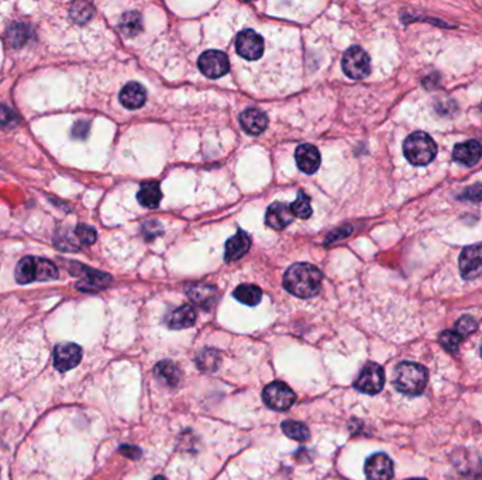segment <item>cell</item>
Here are the masks:
<instances>
[{"mask_svg":"<svg viewBox=\"0 0 482 480\" xmlns=\"http://www.w3.org/2000/svg\"><path fill=\"white\" fill-rule=\"evenodd\" d=\"M321 272L312 263L297 262L288 268L283 275V287L296 297L309 299L316 296L321 287Z\"/></svg>","mask_w":482,"mask_h":480,"instance_id":"1","label":"cell"},{"mask_svg":"<svg viewBox=\"0 0 482 480\" xmlns=\"http://www.w3.org/2000/svg\"><path fill=\"white\" fill-rule=\"evenodd\" d=\"M394 386L406 396H420L427 386L426 368L416 362H401L394 371Z\"/></svg>","mask_w":482,"mask_h":480,"instance_id":"2","label":"cell"},{"mask_svg":"<svg viewBox=\"0 0 482 480\" xmlns=\"http://www.w3.org/2000/svg\"><path fill=\"white\" fill-rule=\"evenodd\" d=\"M403 153L412 165L424 167L436 158L437 145L429 134L416 131L403 141Z\"/></svg>","mask_w":482,"mask_h":480,"instance_id":"3","label":"cell"},{"mask_svg":"<svg viewBox=\"0 0 482 480\" xmlns=\"http://www.w3.org/2000/svg\"><path fill=\"white\" fill-rule=\"evenodd\" d=\"M15 276H16L18 283L20 284H27L34 280L48 282L58 277V269L48 259L26 256L18 263Z\"/></svg>","mask_w":482,"mask_h":480,"instance_id":"4","label":"cell"},{"mask_svg":"<svg viewBox=\"0 0 482 480\" xmlns=\"http://www.w3.org/2000/svg\"><path fill=\"white\" fill-rule=\"evenodd\" d=\"M342 67L344 74L356 81L366 79L371 72V61L368 54L357 46L350 47L344 53Z\"/></svg>","mask_w":482,"mask_h":480,"instance_id":"5","label":"cell"},{"mask_svg":"<svg viewBox=\"0 0 482 480\" xmlns=\"http://www.w3.org/2000/svg\"><path fill=\"white\" fill-rule=\"evenodd\" d=\"M71 273L72 275H81V280L76 283V289L86 293H95L105 287H107L112 282V276L95 269H91L88 266H83L81 263H71Z\"/></svg>","mask_w":482,"mask_h":480,"instance_id":"6","label":"cell"},{"mask_svg":"<svg viewBox=\"0 0 482 480\" xmlns=\"http://www.w3.org/2000/svg\"><path fill=\"white\" fill-rule=\"evenodd\" d=\"M262 399L269 409L276 411H286L293 406L296 396L286 383L272 382L264 389Z\"/></svg>","mask_w":482,"mask_h":480,"instance_id":"7","label":"cell"},{"mask_svg":"<svg viewBox=\"0 0 482 480\" xmlns=\"http://www.w3.org/2000/svg\"><path fill=\"white\" fill-rule=\"evenodd\" d=\"M385 373L382 366L375 362H368L357 376L354 388L366 395H377L384 389Z\"/></svg>","mask_w":482,"mask_h":480,"instance_id":"8","label":"cell"},{"mask_svg":"<svg viewBox=\"0 0 482 480\" xmlns=\"http://www.w3.org/2000/svg\"><path fill=\"white\" fill-rule=\"evenodd\" d=\"M460 273L462 279L472 280L482 275V242L465 247L460 254Z\"/></svg>","mask_w":482,"mask_h":480,"instance_id":"9","label":"cell"},{"mask_svg":"<svg viewBox=\"0 0 482 480\" xmlns=\"http://www.w3.org/2000/svg\"><path fill=\"white\" fill-rule=\"evenodd\" d=\"M198 65H199L201 72L210 79H219L230 71V62H229L227 55L217 50H210V51L203 53L199 57Z\"/></svg>","mask_w":482,"mask_h":480,"instance_id":"10","label":"cell"},{"mask_svg":"<svg viewBox=\"0 0 482 480\" xmlns=\"http://www.w3.org/2000/svg\"><path fill=\"white\" fill-rule=\"evenodd\" d=\"M236 51L248 61L260 60L264 54V39L253 30H244L236 39Z\"/></svg>","mask_w":482,"mask_h":480,"instance_id":"11","label":"cell"},{"mask_svg":"<svg viewBox=\"0 0 482 480\" xmlns=\"http://www.w3.org/2000/svg\"><path fill=\"white\" fill-rule=\"evenodd\" d=\"M364 470L368 480H392L395 473L394 462L382 452L371 455L366 462Z\"/></svg>","mask_w":482,"mask_h":480,"instance_id":"12","label":"cell"},{"mask_svg":"<svg viewBox=\"0 0 482 480\" xmlns=\"http://www.w3.org/2000/svg\"><path fill=\"white\" fill-rule=\"evenodd\" d=\"M82 359V350L74 343H62L54 348V366L60 372H67L78 366Z\"/></svg>","mask_w":482,"mask_h":480,"instance_id":"13","label":"cell"},{"mask_svg":"<svg viewBox=\"0 0 482 480\" xmlns=\"http://www.w3.org/2000/svg\"><path fill=\"white\" fill-rule=\"evenodd\" d=\"M482 156V146L476 139H468L465 142L457 144L453 149V158L455 163L465 167H474Z\"/></svg>","mask_w":482,"mask_h":480,"instance_id":"14","label":"cell"},{"mask_svg":"<svg viewBox=\"0 0 482 480\" xmlns=\"http://www.w3.org/2000/svg\"><path fill=\"white\" fill-rule=\"evenodd\" d=\"M297 168L307 175L314 174L320 167V153L316 146L310 144H302L295 151Z\"/></svg>","mask_w":482,"mask_h":480,"instance_id":"15","label":"cell"},{"mask_svg":"<svg viewBox=\"0 0 482 480\" xmlns=\"http://www.w3.org/2000/svg\"><path fill=\"white\" fill-rule=\"evenodd\" d=\"M187 294L194 304H196L198 307L205 308V310L213 307L217 301V297H219L217 289L215 286L206 284V283H198V284L189 286L187 290Z\"/></svg>","mask_w":482,"mask_h":480,"instance_id":"16","label":"cell"},{"mask_svg":"<svg viewBox=\"0 0 482 480\" xmlns=\"http://www.w3.org/2000/svg\"><path fill=\"white\" fill-rule=\"evenodd\" d=\"M240 123L243 130L250 135H260L268 125V117L262 110L257 107H248L241 113Z\"/></svg>","mask_w":482,"mask_h":480,"instance_id":"17","label":"cell"},{"mask_svg":"<svg viewBox=\"0 0 482 480\" xmlns=\"http://www.w3.org/2000/svg\"><path fill=\"white\" fill-rule=\"evenodd\" d=\"M293 220V214L290 212V206L282 203V202H275L272 203L265 216V223L274 230H283L288 224H290Z\"/></svg>","mask_w":482,"mask_h":480,"instance_id":"18","label":"cell"},{"mask_svg":"<svg viewBox=\"0 0 482 480\" xmlns=\"http://www.w3.org/2000/svg\"><path fill=\"white\" fill-rule=\"evenodd\" d=\"M120 103L128 109V110H135L140 109L145 100H147V92L142 85L137 82H128L120 92L119 95Z\"/></svg>","mask_w":482,"mask_h":480,"instance_id":"19","label":"cell"},{"mask_svg":"<svg viewBox=\"0 0 482 480\" xmlns=\"http://www.w3.org/2000/svg\"><path fill=\"white\" fill-rule=\"evenodd\" d=\"M251 247V238L250 235L240 230L237 231L236 235H233L227 242H226V251H225V259L227 262H233L237 261L240 258H243Z\"/></svg>","mask_w":482,"mask_h":480,"instance_id":"20","label":"cell"},{"mask_svg":"<svg viewBox=\"0 0 482 480\" xmlns=\"http://www.w3.org/2000/svg\"><path fill=\"white\" fill-rule=\"evenodd\" d=\"M196 323V311L192 306L184 304L178 308H175L168 317L167 324L173 330H184L189 329Z\"/></svg>","mask_w":482,"mask_h":480,"instance_id":"21","label":"cell"},{"mask_svg":"<svg viewBox=\"0 0 482 480\" xmlns=\"http://www.w3.org/2000/svg\"><path fill=\"white\" fill-rule=\"evenodd\" d=\"M154 375L155 378L168 388H177L181 382V371L178 368V365H175L171 361H163L156 364L155 369H154Z\"/></svg>","mask_w":482,"mask_h":480,"instance_id":"22","label":"cell"},{"mask_svg":"<svg viewBox=\"0 0 482 480\" xmlns=\"http://www.w3.org/2000/svg\"><path fill=\"white\" fill-rule=\"evenodd\" d=\"M161 199H163V192H161L158 182L148 181L141 184L140 191L137 193V200L141 206L147 209H155L159 206Z\"/></svg>","mask_w":482,"mask_h":480,"instance_id":"23","label":"cell"},{"mask_svg":"<svg viewBox=\"0 0 482 480\" xmlns=\"http://www.w3.org/2000/svg\"><path fill=\"white\" fill-rule=\"evenodd\" d=\"M33 36V29L27 23L16 22L9 26L6 32V40L11 47L20 48L23 47Z\"/></svg>","mask_w":482,"mask_h":480,"instance_id":"24","label":"cell"},{"mask_svg":"<svg viewBox=\"0 0 482 480\" xmlns=\"http://www.w3.org/2000/svg\"><path fill=\"white\" fill-rule=\"evenodd\" d=\"M119 29L121 34L127 39L135 37L141 30H142V20L141 15L138 12H127L121 16Z\"/></svg>","mask_w":482,"mask_h":480,"instance_id":"25","label":"cell"},{"mask_svg":"<svg viewBox=\"0 0 482 480\" xmlns=\"http://www.w3.org/2000/svg\"><path fill=\"white\" fill-rule=\"evenodd\" d=\"M233 296L240 303H243L246 306H257L261 301V299H262V292H261V289L258 286L247 284L246 283V284H240L234 290Z\"/></svg>","mask_w":482,"mask_h":480,"instance_id":"26","label":"cell"},{"mask_svg":"<svg viewBox=\"0 0 482 480\" xmlns=\"http://www.w3.org/2000/svg\"><path fill=\"white\" fill-rule=\"evenodd\" d=\"M54 244L61 251L75 252L79 249V240L76 238L75 233L68 228H60L54 235Z\"/></svg>","mask_w":482,"mask_h":480,"instance_id":"27","label":"cell"},{"mask_svg":"<svg viewBox=\"0 0 482 480\" xmlns=\"http://www.w3.org/2000/svg\"><path fill=\"white\" fill-rule=\"evenodd\" d=\"M282 431L289 438H292L297 442H304L310 437L309 428L303 423H297V421H292V420H286L282 423Z\"/></svg>","mask_w":482,"mask_h":480,"instance_id":"28","label":"cell"},{"mask_svg":"<svg viewBox=\"0 0 482 480\" xmlns=\"http://www.w3.org/2000/svg\"><path fill=\"white\" fill-rule=\"evenodd\" d=\"M196 364L203 372H215L220 364V354L215 350H203L196 357Z\"/></svg>","mask_w":482,"mask_h":480,"instance_id":"29","label":"cell"},{"mask_svg":"<svg viewBox=\"0 0 482 480\" xmlns=\"http://www.w3.org/2000/svg\"><path fill=\"white\" fill-rule=\"evenodd\" d=\"M93 6L91 4L86 2H76L71 6L69 9V16L71 19L78 23V25H85L86 22H89L93 16Z\"/></svg>","mask_w":482,"mask_h":480,"instance_id":"30","label":"cell"},{"mask_svg":"<svg viewBox=\"0 0 482 480\" xmlns=\"http://www.w3.org/2000/svg\"><path fill=\"white\" fill-rule=\"evenodd\" d=\"M290 212H292L293 217L309 219L312 214V206H310L309 196H306L303 192H299L295 202L290 205Z\"/></svg>","mask_w":482,"mask_h":480,"instance_id":"31","label":"cell"},{"mask_svg":"<svg viewBox=\"0 0 482 480\" xmlns=\"http://www.w3.org/2000/svg\"><path fill=\"white\" fill-rule=\"evenodd\" d=\"M464 338L462 337H460L454 330H446V331H443L441 334H440V337H439V341H440V344H441V347L447 351V352H450V354H457V351H458V347H460V344H461V341H462Z\"/></svg>","mask_w":482,"mask_h":480,"instance_id":"32","label":"cell"},{"mask_svg":"<svg viewBox=\"0 0 482 480\" xmlns=\"http://www.w3.org/2000/svg\"><path fill=\"white\" fill-rule=\"evenodd\" d=\"M476 327H478V324H476V322H475V320H474L471 315H462L461 318H458V322L455 323L454 331H455L460 337L465 338V337H468L469 334H472V333L476 330Z\"/></svg>","mask_w":482,"mask_h":480,"instance_id":"33","label":"cell"},{"mask_svg":"<svg viewBox=\"0 0 482 480\" xmlns=\"http://www.w3.org/2000/svg\"><path fill=\"white\" fill-rule=\"evenodd\" d=\"M19 124V116L9 106L0 103V128H13Z\"/></svg>","mask_w":482,"mask_h":480,"instance_id":"34","label":"cell"},{"mask_svg":"<svg viewBox=\"0 0 482 480\" xmlns=\"http://www.w3.org/2000/svg\"><path fill=\"white\" fill-rule=\"evenodd\" d=\"M75 235L85 245H92L96 241V230L88 224H78L75 228Z\"/></svg>","mask_w":482,"mask_h":480,"instance_id":"35","label":"cell"},{"mask_svg":"<svg viewBox=\"0 0 482 480\" xmlns=\"http://www.w3.org/2000/svg\"><path fill=\"white\" fill-rule=\"evenodd\" d=\"M461 200H468L472 203H479L482 202V184H475L472 186L465 188L461 195L458 196Z\"/></svg>","mask_w":482,"mask_h":480,"instance_id":"36","label":"cell"},{"mask_svg":"<svg viewBox=\"0 0 482 480\" xmlns=\"http://www.w3.org/2000/svg\"><path fill=\"white\" fill-rule=\"evenodd\" d=\"M163 233H164V230L158 221H147L142 224V234L147 240H152Z\"/></svg>","mask_w":482,"mask_h":480,"instance_id":"37","label":"cell"},{"mask_svg":"<svg viewBox=\"0 0 482 480\" xmlns=\"http://www.w3.org/2000/svg\"><path fill=\"white\" fill-rule=\"evenodd\" d=\"M89 128H91V123L89 121L79 120V121L75 123V125L72 128V137L78 138V139H83L89 134Z\"/></svg>","mask_w":482,"mask_h":480,"instance_id":"38","label":"cell"},{"mask_svg":"<svg viewBox=\"0 0 482 480\" xmlns=\"http://www.w3.org/2000/svg\"><path fill=\"white\" fill-rule=\"evenodd\" d=\"M461 480H482V459L472 469L464 472Z\"/></svg>","mask_w":482,"mask_h":480,"instance_id":"39","label":"cell"},{"mask_svg":"<svg viewBox=\"0 0 482 480\" xmlns=\"http://www.w3.org/2000/svg\"><path fill=\"white\" fill-rule=\"evenodd\" d=\"M120 452H121L123 455L128 456V458H133V459H137V458H140V455H141V451H140L138 448L133 446V445H123V446L120 448Z\"/></svg>","mask_w":482,"mask_h":480,"instance_id":"40","label":"cell"},{"mask_svg":"<svg viewBox=\"0 0 482 480\" xmlns=\"http://www.w3.org/2000/svg\"><path fill=\"white\" fill-rule=\"evenodd\" d=\"M406 480H427L424 477H410V479H406Z\"/></svg>","mask_w":482,"mask_h":480,"instance_id":"41","label":"cell"},{"mask_svg":"<svg viewBox=\"0 0 482 480\" xmlns=\"http://www.w3.org/2000/svg\"><path fill=\"white\" fill-rule=\"evenodd\" d=\"M152 480H166V477H163V476H156V477H154Z\"/></svg>","mask_w":482,"mask_h":480,"instance_id":"42","label":"cell"},{"mask_svg":"<svg viewBox=\"0 0 482 480\" xmlns=\"http://www.w3.org/2000/svg\"><path fill=\"white\" fill-rule=\"evenodd\" d=\"M479 352H481V358H482V341H481V347H479Z\"/></svg>","mask_w":482,"mask_h":480,"instance_id":"43","label":"cell"}]
</instances>
